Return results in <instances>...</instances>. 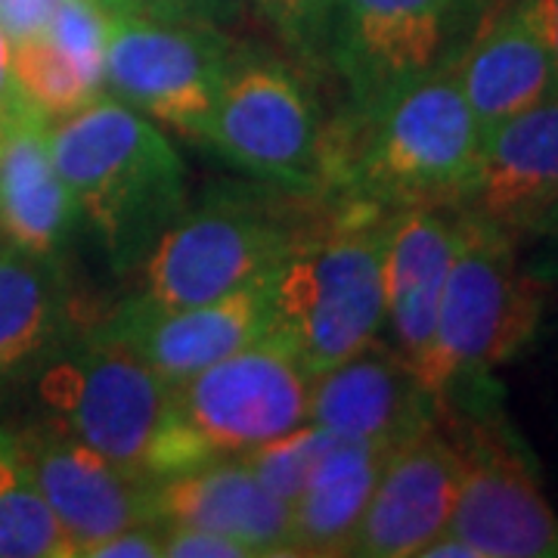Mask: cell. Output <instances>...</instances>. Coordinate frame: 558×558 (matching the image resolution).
Wrapping results in <instances>:
<instances>
[{
  "mask_svg": "<svg viewBox=\"0 0 558 558\" xmlns=\"http://www.w3.org/2000/svg\"><path fill=\"white\" fill-rule=\"evenodd\" d=\"M484 128L459 87L453 62L407 84L366 116L326 134L323 196L403 211L459 208L478 174Z\"/></svg>",
  "mask_w": 558,
  "mask_h": 558,
  "instance_id": "cell-1",
  "label": "cell"
},
{
  "mask_svg": "<svg viewBox=\"0 0 558 558\" xmlns=\"http://www.w3.org/2000/svg\"><path fill=\"white\" fill-rule=\"evenodd\" d=\"M50 156L78 218L116 274H134L186 208V168L146 116L97 94L47 124Z\"/></svg>",
  "mask_w": 558,
  "mask_h": 558,
  "instance_id": "cell-2",
  "label": "cell"
},
{
  "mask_svg": "<svg viewBox=\"0 0 558 558\" xmlns=\"http://www.w3.org/2000/svg\"><path fill=\"white\" fill-rule=\"evenodd\" d=\"M336 202L286 186L211 190L186 205L140 264L134 307H190L270 277L282 255L332 218Z\"/></svg>",
  "mask_w": 558,
  "mask_h": 558,
  "instance_id": "cell-3",
  "label": "cell"
},
{
  "mask_svg": "<svg viewBox=\"0 0 558 558\" xmlns=\"http://www.w3.org/2000/svg\"><path fill=\"white\" fill-rule=\"evenodd\" d=\"M388 211L336 202L332 218L270 270V329L314 379L385 336Z\"/></svg>",
  "mask_w": 558,
  "mask_h": 558,
  "instance_id": "cell-4",
  "label": "cell"
},
{
  "mask_svg": "<svg viewBox=\"0 0 558 558\" xmlns=\"http://www.w3.org/2000/svg\"><path fill=\"white\" fill-rule=\"evenodd\" d=\"M311 376L292 344L267 329L236 354L171 385L156 481L202 462L236 459L307 422Z\"/></svg>",
  "mask_w": 558,
  "mask_h": 558,
  "instance_id": "cell-5",
  "label": "cell"
},
{
  "mask_svg": "<svg viewBox=\"0 0 558 558\" xmlns=\"http://www.w3.org/2000/svg\"><path fill=\"white\" fill-rule=\"evenodd\" d=\"M539 289L524 277L515 236L459 208V242L444 299L438 329L418 379L438 398L459 381L478 379L519 354L539 323Z\"/></svg>",
  "mask_w": 558,
  "mask_h": 558,
  "instance_id": "cell-6",
  "label": "cell"
},
{
  "mask_svg": "<svg viewBox=\"0 0 558 558\" xmlns=\"http://www.w3.org/2000/svg\"><path fill=\"white\" fill-rule=\"evenodd\" d=\"M38 398L65 432L137 478L156 481L171 385L94 329L62 341L38 369Z\"/></svg>",
  "mask_w": 558,
  "mask_h": 558,
  "instance_id": "cell-7",
  "label": "cell"
},
{
  "mask_svg": "<svg viewBox=\"0 0 558 558\" xmlns=\"http://www.w3.org/2000/svg\"><path fill=\"white\" fill-rule=\"evenodd\" d=\"M202 143L264 183L323 196L326 131L317 102L274 57L233 50Z\"/></svg>",
  "mask_w": 558,
  "mask_h": 558,
  "instance_id": "cell-8",
  "label": "cell"
},
{
  "mask_svg": "<svg viewBox=\"0 0 558 558\" xmlns=\"http://www.w3.org/2000/svg\"><path fill=\"white\" fill-rule=\"evenodd\" d=\"M233 50L218 25L121 13L109 20L102 84L140 116L202 140Z\"/></svg>",
  "mask_w": 558,
  "mask_h": 558,
  "instance_id": "cell-9",
  "label": "cell"
},
{
  "mask_svg": "<svg viewBox=\"0 0 558 558\" xmlns=\"http://www.w3.org/2000/svg\"><path fill=\"white\" fill-rule=\"evenodd\" d=\"M462 0H332L326 62L366 116L444 62Z\"/></svg>",
  "mask_w": 558,
  "mask_h": 558,
  "instance_id": "cell-10",
  "label": "cell"
},
{
  "mask_svg": "<svg viewBox=\"0 0 558 558\" xmlns=\"http://www.w3.org/2000/svg\"><path fill=\"white\" fill-rule=\"evenodd\" d=\"M40 494L62 524L72 553L84 556L102 537L156 519L153 484L119 469L57 418L16 432Z\"/></svg>",
  "mask_w": 558,
  "mask_h": 558,
  "instance_id": "cell-11",
  "label": "cell"
},
{
  "mask_svg": "<svg viewBox=\"0 0 558 558\" xmlns=\"http://www.w3.org/2000/svg\"><path fill=\"white\" fill-rule=\"evenodd\" d=\"M270 319V282L264 277L240 292L190 307L153 311L121 301L94 332L137 354L168 385H178L260 339Z\"/></svg>",
  "mask_w": 558,
  "mask_h": 558,
  "instance_id": "cell-12",
  "label": "cell"
},
{
  "mask_svg": "<svg viewBox=\"0 0 558 558\" xmlns=\"http://www.w3.org/2000/svg\"><path fill=\"white\" fill-rule=\"evenodd\" d=\"M462 450L457 502L447 531L478 558H558V515L521 457L475 432Z\"/></svg>",
  "mask_w": 558,
  "mask_h": 558,
  "instance_id": "cell-13",
  "label": "cell"
},
{
  "mask_svg": "<svg viewBox=\"0 0 558 558\" xmlns=\"http://www.w3.org/2000/svg\"><path fill=\"white\" fill-rule=\"evenodd\" d=\"M438 398L385 339L336 363L311 381L307 422L341 438L398 450L435 428Z\"/></svg>",
  "mask_w": 558,
  "mask_h": 558,
  "instance_id": "cell-14",
  "label": "cell"
},
{
  "mask_svg": "<svg viewBox=\"0 0 558 558\" xmlns=\"http://www.w3.org/2000/svg\"><path fill=\"white\" fill-rule=\"evenodd\" d=\"M462 450L438 428L400 444L381 465L348 556L416 558L447 531L457 502Z\"/></svg>",
  "mask_w": 558,
  "mask_h": 558,
  "instance_id": "cell-15",
  "label": "cell"
},
{
  "mask_svg": "<svg viewBox=\"0 0 558 558\" xmlns=\"http://www.w3.org/2000/svg\"><path fill=\"white\" fill-rule=\"evenodd\" d=\"M459 208L422 205L388 220L385 236V332L413 369L428 357L447 274L457 255Z\"/></svg>",
  "mask_w": 558,
  "mask_h": 558,
  "instance_id": "cell-16",
  "label": "cell"
},
{
  "mask_svg": "<svg viewBox=\"0 0 558 558\" xmlns=\"http://www.w3.org/2000/svg\"><path fill=\"white\" fill-rule=\"evenodd\" d=\"M558 202V97L490 124L462 211L519 236Z\"/></svg>",
  "mask_w": 558,
  "mask_h": 558,
  "instance_id": "cell-17",
  "label": "cell"
},
{
  "mask_svg": "<svg viewBox=\"0 0 558 558\" xmlns=\"http://www.w3.org/2000/svg\"><path fill=\"white\" fill-rule=\"evenodd\" d=\"M159 521L196 524L240 539L252 556H295L292 506L236 459L202 462L153 484Z\"/></svg>",
  "mask_w": 558,
  "mask_h": 558,
  "instance_id": "cell-18",
  "label": "cell"
},
{
  "mask_svg": "<svg viewBox=\"0 0 558 558\" xmlns=\"http://www.w3.org/2000/svg\"><path fill=\"white\" fill-rule=\"evenodd\" d=\"M78 208L50 156L47 119L28 100L0 119V233L25 252L57 258Z\"/></svg>",
  "mask_w": 558,
  "mask_h": 558,
  "instance_id": "cell-19",
  "label": "cell"
},
{
  "mask_svg": "<svg viewBox=\"0 0 558 558\" xmlns=\"http://www.w3.org/2000/svg\"><path fill=\"white\" fill-rule=\"evenodd\" d=\"M453 72L484 131L558 97L556 60L519 0L472 40Z\"/></svg>",
  "mask_w": 558,
  "mask_h": 558,
  "instance_id": "cell-20",
  "label": "cell"
},
{
  "mask_svg": "<svg viewBox=\"0 0 558 558\" xmlns=\"http://www.w3.org/2000/svg\"><path fill=\"white\" fill-rule=\"evenodd\" d=\"M69 292L57 258L0 242V395L38 373L69 339Z\"/></svg>",
  "mask_w": 558,
  "mask_h": 558,
  "instance_id": "cell-21",
  "label": "cell"
},
{
  "mask_svg": "<svg viewBox=\"0 0 558 558\" xmlns=\"http://www.w3.org/2000/svg\"><path fill=\"white\" fill-rule=\"evenodd\" d=\"M388 453L373 444L336 440L317 475L292 499L295 556H348Z\"/></svg>",
  "mask_w": 558,
  "mask_h": 558,
  "instance_id": "cell-22",
  "label": "cell"
},
{
  "mask_svg": "<svg viewBox=\"0 0 558 558\" xmlns=\"http://www.w3.org/2000/svg\"><path fill=\"white\" fill-rule=\"evenodd\" d=\"M72 556V543L28 469L20 435L0 428V558Z\"/></svg>",
  "mask_w": 558,
  "mask_h": 558,
  "instance_id": "cell-23",
  "label": "cell"
},
{
  "mask_svg": "<svg viewBox=\"0 0 558 558\" xmlns=\"http://www.w3.org/2000/svg\"><path fill=\"white\" fill-rule=\"evenodd\" d=\"M13 81L47 121L75 112L100 94L47 32L13 40Z\"/></svg>",
  "mask_w": 558,
  "mask_h": 558,
  "instance_id": "cell-24",
  "label": "cell"
},
{
  "mask_svg": "<svg viewBox=\"0 0 558 558\" xmlns=\"http://www.w3.org/2000/svg\"><path fill=\"white\" fill-rule=\"evenodd\" d=\"M339 438L341 435L323 428V425L304 422L299 428H292L289 435L270 440V444H264V447L240 459L277 497L292 506V499L299 497L307 487V481L317 475L323 459L329 457V450L336 447Z\"/></svg>",
  "mask_w": 558,
  "mask_h": 558,
  "instance_id": "cell-25",
  "label": "cell"
},
{
  "mask_svg": "<svg viewBox=\"0 0 558 558\" xmlns=\"http://www.w3.org/2000/svg\"><path fill=\"white\" fill-rule=\"evenodd\" d=\"M47 35L69 60L78 65L81 75L100 90L109 16L87 0H60L47 22Z\"/></svg>",
  "mask_w": 558,
  "mask_h": 558,
  "instance_id": "cell-26",
  "label": "cell"
},
{
  "mask_svg": "<svg viewBox=\"0 0 558 558\" xmlns=\"http://www.w3.org/2000/svg\"><path fill=\"white\" fill-rule=\"evenodd\" d=\"M301 62H326L332 0H252Z\"/></svg>",
  "mask_w": 558,
  "mask_h": 558,
  "instance_id": "cell-27",
  "label": "cell"
},
{
  "mask_svg": "<svg viewBox=\"0 0 558 558\" xmlns=\"http://www.w3.org/2000/svg\"><path fill=\"white\" fill-rule=\"evenodd\" d=\"M515 248L524 277L534 279L539 289L558 286V202L515 236Z\"/></svg>",
  "mask_w": 558,
  "mask_h": 558,
  "instance_id": "cell-28",
  "label": "cell"
},
{
  "mask_svg": "<svg viewBox=\"0 0 558 558\" xmlns=\"http://www.w3.org/2000/svg\"><path fill=\"white\" fill-rule=\"evenodd\" d=\"M161 558H252V549L208 527L165 521Z\"/></svg>",
  "mask_w": 558,
  "mask_h": 558,
  "instance_id": "cell-29",
  "label": "cell"
},
{
  "mask_svg": "<svg viewBox=\"0 0 558 558\" xmlns=\"http://www.w3.org/2000/svg\"><path fill=\"white\" fill-rule=\"evenodd\" d=\"M165 521H140L94 543L84 558H161Z\"/></svg>",
  "mask_w": 558,
  "mask_h": 558,
  "instance_id": "cell-30",
  "label": "cell"
},
{
  "mask_svg": "<svg viewBox=\"0 0 558 558\" xmlns=\"http://www.w3.org/2000/svg\"><path fill=\"white\" fill-rule=\"evenodd\" d=\"M242 3L245 0H137V13L199 25H223L240 16Z\"/></svg>",
  "mask_w": 558,
  "mask_h": 558,
  "instance_id": "cell-31",
  "label": "cell"
},
{
  "mask_svg": "<svg viewBox=\"0 0 558 558\" xmlns=\"http://www.w3.org/2000/svg\"><path fill=\"white\" fill-rule=\"evenodd\" d=\"M60 0H0V25L10 40L32 38L47 32V22L53 16Z\"/></svg>",
  "mask_w": 558,
  "mask_h": 558,
  "instance_id": "cell-32",
  "label": "cell"
},
{
  "mask_svg": "<svg viewBox=\"0 0 558 558\" xmlns=\"http://www.w3.org/2000/svg\"><path fill=\"white\" fill-rule=\"evenodd\" d=\"M527 13V20L534 22L543 44L549 47L553 60L558 69V0H519Z\"/></svg>",
  "mask_w": 558,
  "mask_h": 558,
  "instance_id": "cell-33",
  "label": "cell"
},
{
  "mask_svg": "<svg viewBox=\"0 0 558 558\" xmlns=\"http://www.w3.org/2000/svg\"><path fill=\"white\" fill-rule=\"evenodd\" d=\"M25 100L20 94V87H16V81H13V40L10 35L3 32V25H0V119L13 109V106H20Z\"/></svg>",
  "mask_w": 558,
  "mask_h": 558,
  "instance_id": "cell-34",
  "label": "cell"
},
{
  "mask_svg": "<svg viewBox=\"0 0 558 558\" xmlns=\"http://www.w3.org/2000/svg\"><path fill=\"white\" fill-rule=\"evenodd\" d=\"M418 558H478V553L465 539L457 537L453 531H444L422 549Z\"/></svg>",
  "mask_w": 558,
  "mask_h": 558,
  "instance_id": "cell-35",
  "label": "cell"
},
{
  "mask_svg": "<svg viewBox=\"0 0 558 558\" xmlns=\"http://www.w3.org/2000/svg\"><path fill=\"white\" fill-rule=\"evenodd\" d=\"M87 3H94L109 20L121 16V13H137V0H87Z\"/></svg>",
  "mask_w": 558,
  "mask_h": 558,
  "instance_id": "cell-36",
  "label": "cell"
}]
</instances>
